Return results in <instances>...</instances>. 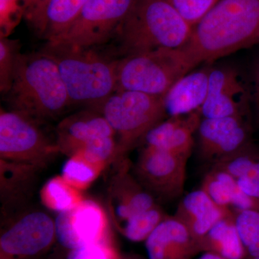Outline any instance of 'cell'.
<instances>
[{"instance_id": "29", "label": "cell", "mask_w": 259, "mask_h": 259, "mask_svg": "<svg viewBox=\"0 0 259 259\" xmlns=\"http://www.w3.org/2000/svg\"><path fill=\"white\" fill-rule=\"evenodd\" d=\"M19 47L18 40L0 38V91L3 95H6L11 88Z\"/></svg>"}, {"instance_id": "24", "label": "cell", "mask_w": 259, "mask_h": 259, "mask_svg": "<svg viewBox=\"0 0 259 259\" xmlns=\"http://www.w3.org/2000/svg\"><path fill=\"white\" fill-rule=\"evenodd\" d=\"M40 198L46 207L58 213L74 208L85 199L82 192L69 185L61 175L47 181L40 190Z\"/></svg>"}, {"instance_id": "13", "label": "cell", "mask_w": 259, "mask_h": 259, "mask_svg": "<svg viewBox=\"0 0 259 259\" xmlns=\"http://www.w3.org/2000/svg\"><path fill=\"white\" fill-rule=\"evenodd\" d=\"M197 132L201 157L213 164L250 144L248 120L241 116L202 118Z\"/></svg>"}, {"instance_id": "3", "label": "cell", "mask_w": 259, "mask_h": 259, "mask_svg": "<svg viewBox=\"0 0 259 259\" xmlns=\"http://www.w3.org/2000/svg\"><path fill=\"white\" fill-rule=\"evenodd\" d=\"M192 27L168 0H137L117 34L126 56L158 49H181Z\"/></svg>"}, {"instance_id": "34", "label": "cell", "mask_w": 259, "mask_h": 259, "mask_svg": "<svg viewBox=\"0 0 259 259\" xmlns=\"http://www.w3.org/2000/svg\"><path fill=\"white\" fill-rule=\"evenodd\" d=\"M250 100L254 106L255 115L259 123V61L253 71V89L250 91Z\"/></svg>"}, {"instance_id": "20", "label": "cell", "mask_w": 259, "mask_h": 259, "mask_svg": "<svg viewBox=\"0 0 259 259\" xmlns=\"http://www.w3.org/2000/svg\"><path fill=\"white\" fill-rule=\"evenodd\" d=\"M201 189L221 207L233 211L259 210V204L242 192L236 179L222 170L212 167L204 177Z\"/></svg>"}, {"instance_id": "1", "label": "cell", "mask_w": 259, "mask_h": 259, "mask_svg": "<svg viewBox=\"0 0 259 259\" xmlns=\"http://www.w3.org/2000/svg\"><path fill=\"white\" fill-rule=\"evenodd\" d=\"M259 44V0H221L182 48L194 68Z\"/></svg>"}, {"instance_id": "36", "label": "cell", "mask_w": 259, "mask_h": 259, "mask_svg": "<svg viewBox=\"0 0 259 259\" xmlns=\"http://www.w3.org/2000/svg\"><path fill=\"white\" fill-rule=\"evenodd\" d=\"M250 259H259V256L255 257V258H250Z\"/></svg>"}, {"instance_id": "11", "label": "cell", "mask_w": 259, "mask_h": 259, "mask_svg": "<svg viewBox=\"0 0 259 259\" xmlns=\"http://www.w3.org/2000/svg\"><path fill=\"white\" fill-rule=\"evenodd\" d=\"M54 221L56 240L68 249L108 240V216L93 199H84L74 208L58 213Z\"/></svg>"}, {"instance_id": "18", "label": "cell", "mask_w": 259, "mask_h": 259, "mask_svg": "<svg viewBox=\"0 0 259 259\" xmlns=\"http://www.w3.org/2000/svg\"><path fill=\"white\" fill-rule=\"evenodd\" d=\"M115 136V131L102 114L81 112L59 124L56 143L59 151L70 157L90 140Z\"/></svg>"}, {"instance_id": "25", "label": "cell", "mask_w": 259, "mask_h": 259, "mask_svg": "<svg viewBox=\"0 0 259 259\" xmlns=\"http://www.w3.org/2000/svg\"><path fill=\"white\" fill-rule=\"evenodd\" d=\"M106 166L76 153L64 163L61 177L76 190L83 192L93 185Z\"/></svg>"}, {"instance_id": "21", "label": "cell", "mask_w": 259, "mask_h": 259, "mask_svg": "<svg viewBox=\"0 0 259 259\" xmlns=\"http://www.w3.org/2000/svg\"><path fill=\"white\" fill-rule=\"evenodd\" d=\"M88 0H49L32 28L37 35L51 42L69 30Z\"/></svg>"}, {"instance_id": "35", "label": "cell", "mask_w": 259, "mask_h": 259, "mask_svg": "<svg viewBox=\"0 0 259 259\" xmlns=\"http://www.w3.org/2000/svg\"><path fill=\"white\" fill-rule=\"evenodd\" d=\"M197 259H226L217 254V253H212V252H204L203 254L201 255Z\"/></svg>"}, {"instance_id": "4", "label": "cell", "mask_w": 259, "mask_h": 259, "mask_svg": "<svg viewBox=\"0 0 259 259\" xmlns=\"http://www.w3.org/2000/svg\"><path fill=\"white\" fill-rule=\"evenodd\" d=\"M44 52L55 61L71 104L101 109L117 90L118 60H110L91 49L51 46Z\"/></svg>"}, {"instance_id": "15", "label": "cell", "mask_w": 259, "mask_h": 259, "mask_svg": "<svg viewBox=\"0 0 259 259\" xmlns=\"http://www.w3.org/2000/svg\"><path fill=\"white\" fill-rule=\"evenodd\" d=\"M149 259H192L201 253L198 243L174 216H168L145 241Z\"/></svg>"}, {"instance_id": "19", "label": "cell", "mask_w": 259, "mask_h": 259, "mask_svg": "<svg viewBox=\"0 0 259 259\" xmlns=\"http://www.w3.org/2000/svg\"><path fill=\"white\" fill-rule=\"evenodd\" d=\"M210 69L204 67L189 72L174 83L163 97L166 116L187 115L200 110L207 98Z\"/></svg>"}, {"instance_id": "30", "label": "cell", "mask_w": 259, "mask_h": 259, "mask_svg": "<svg viewBox=\"0 0 259 259\" xmlns=\"http://www.w3.org/2000/svg\"><path fill=\"white\" fill-rule=\"evenodd\" d=\"M25 14V0H0V36H9Z\"/></svg>"}, {"instance_id": "22", "label": "cell", "mask_w": 259, "mask_h": 259, "mask_svg": "<svg viewBox=\"0 0 259 259\" xmlns=\"http://www.w3.org/2000/svg\"><path fill=\"white\" fill-rule=\"evenodd\" d=\"M198 245L201 253L212 252L226 259H243L247 255L235 223L233 211L218 221Z\"/></svg>"}, {"instance_id": "33", "label": "cell", "mask_w": 259, "mask_h": 259, "mask_svg": "<svg viewBox=\"0 0 259 259\" xmlns=\"http://www.w3.org/2000/svg\"><path fill=\"white\" fill-rule=\"evenodd\" d=\"M49 0H25V18L33 27Z\"/></svg>"}, {"instance_id": "7", "label": "cell", "mask_w": 259, "mask_h": 259, "mask_svg": "<svg viewBox=\"0 0 259 259\" xmlns=\"http://www.w3.org/2000/svg\"><path fill=\"white\" fill-rule=\"evenodd\" d=\"M137 0H88L67 31L47 44L92 49L117 33Z\"/></svg>"}, {"instance_id": "8", "label": "cell", "mask_w": 259, "mask_h": 259, "mask_svg": "<svg viewBox=\"0 0 259 259\" xmlns=\"http://www.w3.org/2000/svg\"><path fill=\"white\" fill-rule=\"evenodd\" d=\"M59 152L56 143L48 139L37 122L18 112L1 109L0 159L40 168Z\"/></svg>"}, {"instance_id": "23", "label": "cell", "mask_w": 259, "mask_h": 259, "mask_svg": "<svg viewBox=\"0 0 259 259\" xmlns=\"http://www.w3.org/2000/svg\"><path fill=\"white\" fill-rule=\"evenodd\" d=\"M39 168L0 159V192L3 207L15 205L27 194Z\"/></svg>"}, {"instance_id": "17", "label": "cell", "mask_w": 259, "mask_h": 259, "mask_svg": "<svg viewBox=\"0 0 259 259\" xmlns=\"http://www.w3.org/2000/svg\"><path fill=\"white\" fill-rule=\"evenodd\" d=\"M232 212V209L216 204L200 188L181 199L174 217L187 228L199 243L218 221Z\"/></svg>"}, {"instance_id": "14", "label": "cell", "mask_w": 259, "mask_h": 259, "mask_svg": "<svg viewBox=\"0 0 259 259\" xmlns=\"http://www.w3.org/2000/svg\"><path fill=\"white\" fill-rule=\"evenodd\" d=\"M124 162L112 178L108 191V204L116 226L126 220L158 205L156 199L141 185Z\"/></svg>"}, {"instance_id": "32", "label": "cell", "mask_w": 259, "mask_h": 259, "mask_svg": "<svg viewBox=\"0 0 259 259\" xmlns=\"http://www.w3.org/2000/svg\"><path fill=\"white\" fill-rule=\"evenodd\" d=\"M67 259H119V256L107 240L70 250Z\"/></svg>"}, {"instance_id": "31", "label": "cell", "mask_w": 259, "mask_h": 259, "mask_svg": "<svg viewBox=\"0 0 259 259\" xmlns=\"http://www.w3.org/2000/svg\"><path fill=\"white\" fill-rule=\"evenodd\" d=\"M193 28L221 0H168Z\"/></svg>"}, {"instance_id": "16", "label": "cell", "mask_w": 259, "mask_h": 259, "mask_svg": "<svg viewBox=\"0 0 259 259\" xmlns=\"http://www.w3.org/2000/svg\"><path fill=\"white\" fill-rule=\"evenodd\" d=\"M202 119L200 110L168 117L146 134V146L190 157L194 146L193 135Z\"/></svg>"}, {"instance_id": "9", "label": "cell", "mask_w": 259, "mask_h": 259, "mask_svg": "<svg viewBox=\"0 0 259 259\" xmlns=\"http://www.w3.org/2000/svg\"><path fill=\"white\" fill-rule=\"evenodd\" d=\"M189 158L146 146L140 153L134 175L155 199L174 200L184 193Z\"/></svg>"}, {"instance_id": "12", "label": "cell", "mask_w": 259, "mask_h": 259, "mask_svg": "<svg viewBox=\"0 0 259 259\" xmlns=\"http://www.w3.org/2000/svg\"><path fill=\"white\" fill-rule=\"evenodd\" d=\"M250 102V91L236 69L211 67L207 98L200 109L202 118L247 117Z\"/></svg>"}, {"instance_id": "10", "label": "cell", "mask_w": 259, "mask_h": 259, "mask_svg": "<svg viewBox=\"0 0 259 259\" xmlns=\"http://www.w3.org/2000/svg\"><path fill=\"white\" fill-rule=\"evenodd\" d=\"M55 239V221L50 214L42 210L23 213L2 233V259H22L40 254Z\"/></svg>"}, {"instance_id": "26", "label": "cell", "mask_w": 259, "mask_h": 259, "mask_svg": "<svg viewBox=\"0 0 259 259\" xmlns=\"http://www.w3.org/2000/svg\"><path fill=\"white\" fill-rule=\"evenodd\" d=\"M168 216L159 206L156 205L126 220L117 228L130 241H146L160 223Z\"/></svg>"}, {"instance_id": "27", "label": "cell", "mask_w": 259, "mask_h": 259, "mask_svg": "<svg viewBox=\"0 0 259 259\" xmlns=\"http://www.w3.org/2000/svg\"><path fill=\"white\" fill-rule=\"evenodd\" d=\"M235 223L247 255L259 256V210L233 211Z\"/></svg>"}, {"instance_id": "28", "label": "cell", "mask_w": 259, "mask_h": 259, "mask_svg": "<svg viewBox=\"0 0 259 259\" xmlns=\"http://www.w3.org/2000/svg\"><path fill=\"white\" fill-rule=\"evenodd\" d=\"M76 153H81L90 161L106 166L110 161L121 158L118 142L115 141V137H99L90 140Z\"/></svg>"}, {"instance_id": "6", "label": "cell", "mask_w": 259, "mask_h": 259, "mask_svg": "<svg viewBox=\"0 0 259 259\" xmlns=\"http://www.w3.org/2000/svg\"><path fill=\"white\" fill-rule=\"evenodd\" d=\"M163 97L120 91L105 102L100 112L119 137L121 158L166 117Z\"/></svg>"}, {"instance_id": "2", "label": "cell", "mask_w": 259, "mask_h": 259, "mask_svg": "<svg viewBox=\"0 0 259 259\" xmlns=\"http://www.w3.org/2000/svg\"><path fill=\"white\" fill-rule=\"evenodd\" d=\"M5 96L10 110L37 122L56 117L71 104L57 64L44 51L17 54L11 88Z\"/></svg>"}, {"instance_id": "5", "label": "cell", "mask_w": 259, "mask_h": 259, "mask_svg": "<svg viewBox=\"0 0 259 259\" xmlns=\"http://www.w3.org/2000/svg\"><path fill=\"white\" fill-rule=\"evenodd\" d=\"M181 49H158L118 60L116 92L135 91L163 96L182 76L194 69Z\"/></svg>"}]
</instances>
